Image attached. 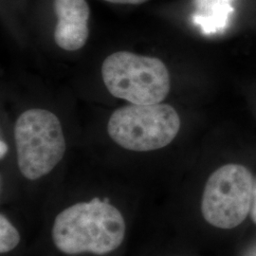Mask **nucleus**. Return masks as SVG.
I'll list each match as a JSON object with an SVG mask.
<instances>
[{
  "instance_id": "9d476101",
  "label": "nucleus",
  "mask_w": 256,
  "mask_h": 256,
  "mask_svg": "<svg viewBox=\"0 0 256 256\" xmlns=\"http://www.w3.org/2000/svg\"><path fill=\"white\" fill-rule=\"evenodd\" d=\"M6 152H7V146L3 140H1V158L5 156Z\"/></svg>"
},
{
  "instance_id": "423d86ee",
  "label": "nucleus",
  "mask_w": 256,
  "mask_h": 256,
  "mask_svg": "<svg viewBox=\"0 0 256 256\" xmlns=\"http://www.w3.org/2000/svg\"><path fill=\"white\" fill-rule=\"evenodd\" d=\"M57 16L54 40L61 48L74 52L82 48L88 38L90 9L86 0H54Z\"/></svg>"
},
{
  "instance_id": "6e6552de",
  "label": "nucleus",
  "mask_w": 256,
  "mask_h": 256,
  "mask_svg": "<svg viewBox=\"0 0 256 256\" xmlns=\"http://www.w3.org/2000/svg\"><path fill=\"white\" fill-rule=\"evenodd\" d=\"M110 3L113 4H128V5H138V4H142L144 3L148 0H104Z\"/></svg>"
},
{
  "instance_id": "7ed1b4c3",
  "label": "nucleus",
  "mask_w": 256,
  "mask_h": 256,
  "mask_svg": "<svg viewBox=\"0 0 256 256\" xmlns=\"http://www.w3.org/2000/svg\"><path fill=\"white\" fill-rule=\"evenodd\" d=\"M14 140L19 170L30 180L50 173L66 152L61 122L48 110L23 112L14 126Z\"/></svg>"
},
{
  "instance_id": "20e7f679",
  "label": "nucleus",
  "mask_w": 256,
  "mask_h": 256,
  "mask_svg": "<svg viewBox=\"0 0 256 256\" xmlns=\"http://www.w3.org/2000/svg\"><path fill=\"white\" fill-rule=\"evenodd\" d=\"M180 129L178 112L165 104L126 106L112 113L108 126V135L117 144L136 152L167 146Z\"/></svg>"
},
{
  "instance_id": "0eeeda50",
  "label": "nucleus",
  "mask_w": 256,
  "mask_h": 256,
  "mask_svg": "<svg viewBox=\"0 0 256 256\" xmlns=\"http://www.w3.org/2000/svg\"><path fill=\"white\" fill-rule=\"evenodd\" d=\"M20 242L18 230L1 214L0 216V252L7 254L16 247Z\"/></svg>"
},
{
  "instance_id": "f257e3e1",
  "label": "nucleus",
  "mask_w": 256,
  "mask_h": 256,
  "mask_svg": "<svg viewBox=\"0 0 256 256\" xmlns=\"http://www.w3.org/2000/svg\"><path fill=\"white\" fill-rule=\"evenodd\" d=\"M126 221L110 202L93 198L62 210L54 220L52 238L66 254H108L119 248L126 236Z\"/></svg>"
},
{
  "instance_id": "f03ea898",
  "label": "nucleus",
  "mask_w": 256,
  "mask_h": 256,
  "mask_svg": "<svg viewBox=\"0 0 256 256\" xmlns=\"http://www.w3.org/2000/svg\"><path fill=\"white\" fill-rule=\"evenodd\" d=\"M102 76L114 97L134 104H160L170 92L169 72L156 57L115 52L104 61Z\"/></svg>"
},
{
  "instance_id": "1a4fd4ad",
  "label": "nucleus",
  "mask_w": 256,
  "mask_h": 256,
  "mask_svg": "<svg viewBox=\"0 0 256 256\" xmlns=\"http://www.w3.org/2000/svg\"><path fill=\"white\" fill-rule=\"evenodd\" d=\"M250 218L252 221L256 224V180L254 182V198H252V208H250Z\"/></svg>"
},
{
  "instance_id": "39448f33",
  "label": "nucleus",
  "mask_w": 256,
  "mask_h": 256,
  "mask_svg": "<svg viewBox=\"0 0 256 256\" xmlns=\"http://www.w3.org/2000/svg\"><path fill=\"white\" fill-rule=\"evenodd\" d=\"M254 180L245 166L223 165L208 178L202 200L204 220L220 229H234L250 212Z\"/></svg>"
}]
</instances>
